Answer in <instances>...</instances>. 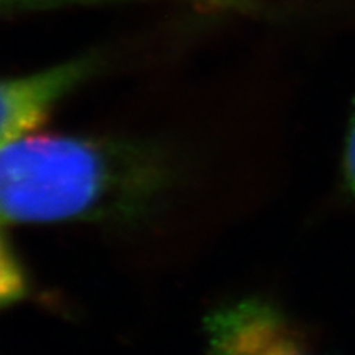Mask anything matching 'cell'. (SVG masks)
Segmentation results:
<instances>
[{
  "mask_svg": "<svg viewBox=\"0 0 355 355\" xmlns=\"http://www.w3.org/2000/svg\"><path fill=\"white\" fill-rule=\"evenodd\" d=\"M26 292V282L12 249L7 246L6 237L1 242V302L11 304L20 300Z\"/></svg>",
  "mask_w": 355,
  "mask_h": 355,
  "instance_id": "277c9868",
  "label": "cell"
},
{
  "mask_svg": "<svg viewBox=\"0 0 355 355\" xmlns=\"http://www.w3.org/2000/svg\"><path fill=\"white\" fill-rule=\"evenodd\" d=\"M159 148L139 141L29 135L1 145L0 207L10 224L129 221L173 186Z\"/></svg>",
  "mask_w": 355,
  "mask_h": 355,
  "instance_id": "6da1fadb",
  "label": "cell"
},
{
  "mask_svg": "<svg viewBox=\"0 0 355 355\" xmlns=\"http://www.w3.org/2000/svg\"><path fill=\"white\" fill-rule=\"evenodd\" d=\"M208 355H312L278 308L262 299H242L204 320Z\"/></svg>",
  "mask_w": 355,
  "mask_h": 355,
  "instance_id": "7a4b0ae2",
  "label": "cell"
},
{
  "mask_svg": "<svg viewBox=\"0 0 355 355\" xmlns=\"http://www.w3.org/2000/svg\"><path fill=\"white\" fill-rule=\"evenodd\" d=\"M99 58L85 55L29 76L12 78L1 85V145L32 135L41 127L54 105L95 73Z\"/></svg>",
  "mask_w": 355,
  "mask_h": 355,
  "instance_id": "3957f363",
  "label": "cell"
},
{
  "mask_svg": "<svg viewBox=\"0 0 355 355\" xmlns=\"http://www.w3.org/2000/svg\"><path fill=\"white\" fill-rule=\"evenodd\" d=\"M343 173L345 184L355 196V102L349 117L346 139L343 146Z\"/></svg>",
  "mask_w": 355,
  "mask_h": 355,
  "instance_id": "5b68a950",
  "label": "cell"
}]
</instances>
